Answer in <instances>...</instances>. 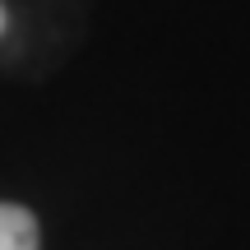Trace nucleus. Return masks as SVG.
Here are the masks:
<instances>
[{
	"mask_svg": "<svg viewBox=\"0 0 250 250\" xmlns=\"http://www.w3.org/2000/svg\"><path fill=\"white\" fill-rule=\"evenodd\" d=\"M0 250H37V218L23 204H0Z\"/></svg>",
	"mask_w": 250,
	"mask_h": 250,
	"instance_id": "nucleus-1",
	"label": "nucleus"
},
{
	"mask_svg": "<svg viewBox=\"0 0 250 250\" xmlns=\"http://www.w3.org/2000/svg\"><path fill=\"white\" fill-rule=\"evenodd\" d=\"M5 23H9V14H5V5H0V33H5Z\"/></svg>",
	"mask_w": 250,
	"mask_h": 250,
	"instance_id": "nucleus-2",
	"label": "nucleus"
}]
</instances>
